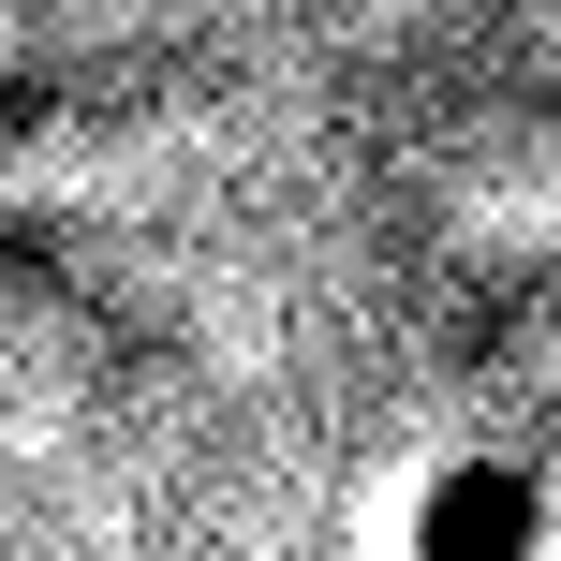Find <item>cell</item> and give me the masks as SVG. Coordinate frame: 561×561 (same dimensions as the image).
Listing matches in <instances>:
<instances>
[{
    "label": "cell",
    "instance_id": "cell-1",
    "mask_svg": "<svg viewBox=\"0 0 561 561\" xmlns=\"http://www.w3.org/2000/svg\"><path fill=\"white\" fill-rule=\"evenodd\" d=\"M517 517H533V473L444 488V517H428V561H517Z\"/></svg>",
    "mask_w": 561,
    "mask_h": 561
}]
</instances>
